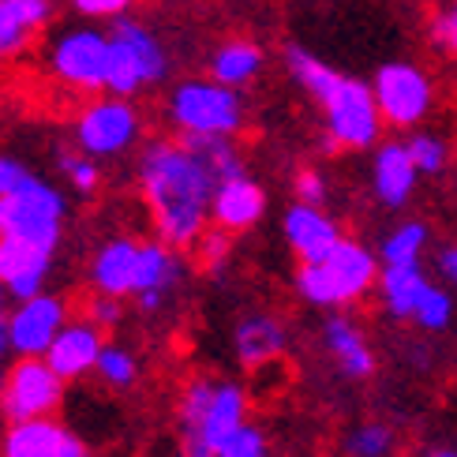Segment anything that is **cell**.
Segmentation results:
<instances>
[{"label": "cell", "instance_id": "1", "mask_svg": "<svg viewBox=\"0 0 457 457\" xmlns=\"http://www.w3.org/2000/svg\"><path fill=\"white\" fill-rule=\"evenodd\" d=\"M139 187L158 240L169 247H192L211 225L214 173L180 139H154L139 154Z\"/></svg>", "mask_w": 457, "mask_h": 457}, {"label": "cell", "instance_id": "2", "mask_svg": "<svg viewBox=\"0 0 457 457\" xmlns=\"http://www.w3.org/2000/svg\"><path fill=\"white\" fill-rule=\"evenodd\" d=\"M169 124L180 136H237L244 128V98L240 90L221 87L218 79H184L169 90Z\"/></svg>", "mask_w": 457, "mask_h": 457}, {"label": "cell", "instance_id": "3", "mask_svg": "<svg viewBox=\"0 0 457 457\" xmlns=\"http://www.w3.org/2000/svg\"><path fill=\"white\" fill-rule=\"evenodd\" d=\"M64 214L68 203L61 187L30 173L8 195H0V237H19L56 252L64 237Z\"/></svg>", "mask_w": 457, "mask_h": 457}, {"label": "cell", "instance_id": "4", "mask_svg": "<svg viewBox=\"0 0 457 457\" xmlns=\"http://www.w3.org/2000/svg\"><path fill=\"white\" fill-rule=\"evenodd\" d=\"M319 109L327 117V136H322L327 150H375V143L383 139V112H378L371 83L364 79L341 75Z\"/></svg>", "mask_w": 457, "mask_h": 457}, {"label": "cell", "instance_id": "5", "mask_svg": "<svg viewBox=\"0 0 457 457\" xmlns=\"http://www.w3.org/2000/svg\"><path fill=\"white\" fill-rule=\"evenodd\" d=\"M371 94L378 102V112H383V124L397 131H412L435 109L431 75L412 61H386L371 75Z\"/></svg>", "mask_w": 457, "mask_h": 457}, {"label": "cell", "instance_id": "6", "mask_svg": "<svg viewBox=\"0 0 457 457\" xmlns=\"http://www.w3.org/2000/svg\"><path fill=\"white\" fill-rule=\"evenodd\" d=\"M139 131H143V120L131 98L105 94V98H94L79 109V117H75V146L98 162L120 158L139 143Z\"/></svg>", "mask_w": 457, "mask_h": 457}, {"label": "cell", "instance_id": "7", "mask_svg": "<svg viewBox=\"0 0 457 457\" xmlns=\"http://www.w3.org/2000/svg\"><path fill=\"white\" fill-rule=\"evenodd\" d=\"M49 71L79 94H102L109 71V30L68 27L49 46Z\"/></svg>", "mask_w": 457, "mask_h": 457}, {"label": "cell", "instance_id": "8", "mask_svg": "<svg viewBox=\"0 0 457 457\" xmlns=\"http://www.w3.org/2000/svg\"><path fill=\"white\" fill-rule=\"evenodd\" d=\"M64 402V378L56 375L46 356H19L0 383V412L12 420H37L53 416Z\"/></svg>", "mask_w": 457, "mask_h": 457}, {"label": "cell", "instance_id": "9", "mask_svg": "<svg viewBox=\"0 0 457 457\" xmlns=\"http://www.w3.org/2000/svg\"><path fill=\"white\" fill-rule=\"evenodd\" d=\"M68 303L56 293H37L30 300H15L8 312V337L15 356H46L53 337L64 330Z\"/></svg>", "mask_w": 457, "mask_h": 457}, {"label": "cell", "instance_id": "10", "mask_svg": "<svg viewBox=\"0 0 457 457\" xmlns=\"http://www.w3.org/2000/svg\"><path fill=\"white\" fill-rule=\"evenodd\" d=\"M184 281V262L177 255V247H169L165 240L139 244V266H136V308L143 315H158L169 296L177 293V285Z\"/></svg>", "mask_w": 457, "mask_h": 457}, {"label": "cell", "instance_id": "11", "mask_svg": "<svg viewBox=\"0 0 457 457\" xmlns=\"http://www.w3.org/2000/svg\"><path fill=\"white\" fill-rule=\"evenodd\" d=\"M49 247L19 240V237H0V285L12 300H30L37 293H46V281L53 270Z\"/></svg>", "mask_w": 457, "mask_h": 457}, {"label": "cell", "instance_id": "12", "mask_svg": "<svg viewBox=\"0 0 457 457\" xmlns=\"http://www.w3.org/2000/svg\"><path fill=\"white\" fill-rule=\"evenodd\" d=\"M322 266H327V278L334 285L337 308H345V303H356L360 296H368L371 285L378 281V270H383V262H378V255L371 252V247H364L353 237H341L334 244V252L322 259Z\"/></svg>", "mask_w": 457, "mask_h": 457}, {"label": "cell", "instance_id": "13", "mask_svg": "<svg viewBox=\"0 0 457 457\" xmlns=\"http://www.w3.org/2000/svg\"><path fill=\"white\" fill-rule=\"evenodd\" d=\"M416 165L409 158V146L402 139H378L375 154H371V192L375 199L390 206V211H402L416 192Z\"/></svg>", "mask_w": 457, "mask_h": 457}, {"label": "cell", "instance_id": "14", "mask_svg": "<svg viewBox=\"0 0 457 457\" xmlns=\"http://www.w3.org/2000/svg\"><path fill=\"white\" fill-rule=\"evenodd\" d=\"M102 330L94 327L90 319H68L64 330L53 337V345L46 349V364L64 378V383H75V378H83L94 371L102 356Z\"/></svg>", "mask_w": 457, "mask_h": 457}, {"label": "cell", "instance_id": "15", "mask_svg": "<svg viewBox=\"0 0 457 457\" xmlns=\"http://www.w3.org/2000/svg\"><path fill=\"white\" fill-rule=\"evenodd\" d=\"M281 233L300 262H322L334 252V244L341 240L337 221L322 211V206H308V203H293L289 211H285Z\"/></svg>", "mask_w": 457, "mask_h": 457}, {"label": "cell", "instance_id": "16", "mask_svg": "<svg viewBox=\"0 0 457 457\" xmlns=\"http://www.w3.org/2000/svg\"><path fill=\"white\" fill-rule=\"evenodd\" d=\"M266 214V192L247 173L228 177L214 187L211 195V225L225 228V233H244V228L259 225Z\"/></svg>", "mask_w": 457, "mask_h": 457}, {"label": "cell", "instance_id": "17", "mask_svg": "<svg viewBox=\"0 0 457 457\" xmlns=\"http://www.w3.org/2000/svg\"><path fill=\"white\" fill-rule=\"evenodd\" d=\"M109 42L128 53V61L136 64L143 87H154V83H162L169 75V53L162 46V37L150 30L146 23H139V19L117 15L109 23Z\"/></svg>", "mask_w": 457, "mask_h": 457}, {"label": "cell", "instance_id": "18", "mask_svg": "<svg viewBox=\"0 0 457 457\" xmlns=\"http://www.w3.org/2000/svg\"><path fill=\"white\" fill-rule=\"evenodd\" d=\"M322 345H327L337 371L345 378H353V383H364V378L375 375V353L368 345L364 330H360L345 312H334L327 322H322Z\"/></svg>", "mask_w": 457, "mask_h": 457}, {"label": "cell", "instance_id": "19", "mask_svg": "<svg viewBox=\"0 0 457 457\" xmlns=\"http://www.w3.org/2000/svg\"><path fill=\"white\" fill-rule=\"evenodd\" d=\"M136 266H139V240L112 237L90 259V285L105 296H131L136 289Z\"/></svg>", "mask_w": 457, "mask_h": 457}, {"label": "cell", "instance_id": "20", "mask_svg": "<svg viewBox=\"0 0 457 457\" xmlns=\"http://www.w3.org/2000/svg\"><path fill=\"white\" fill-rule=\"evenodd\" d=\"M285 345H289V334H285L281 319L274 315H247L237 322V334H233V349L237 360L244 368H262V364H274L281 360Z\"/></svg>", "mask_w": 457, "mask_h": 457}, {"label": "cell", "instance_id": "21", "mask_svg": "<svg viewBox=\"0 0 457 457\" xmlns=\"http://www.w3.org/2000/svg\"><path fill=\"white\" fill-rule=\"evenodd\" d=\"M375 285H378V296H383L386 315L397 322H409L416 315V308H420L431 278L424 274L420 262H405V266H383Z\"/></svg>", "mask_w": 457, "mask_h": 457}, {"label": "cell", "instance_id": "22", "mask_svg": "<svg viewBox=\"0 0 457 457\" xmlns=\"http://www.w3.org/2000/svg\"><path fill=\"white\" fill-rule=\"evenodd\" d=\"M53 0H0V61L27 49L30 37L49 23Z\"/></svg>", "mask_w": 457, "mask_h": 457}, {"label": "cell", "instance_id": "23", "mask_svg": "<svg viewBox=\"0 0 457 457\" xmlns=\"http://www.w3.org/2000/svg\"><path fill=\"white\" fill-rule=\"evenodd\" d=\"M64 428L53 416L37 420H12L4 439H0V457H56L64 446Z\"/></svg>", "mask_w": 457, "mask_h": 457}, {"label": "cell", "instance_id": "24", "mask_svg": "<svg viewBox=\"0 0 457 457\" xmlns=\"http://www.w3.org/2000/svg\"><path fill=\"white\" fill-rule=\"evenodd\" d=\"M266 64V56L255 42L247 37H233V42H221L214 53H211V79H218L221 87H247L252 79H259V71Z\"/></svg>", "mask_w": 457, "mask_h": 457}, {"label": "cell", "instance_id": "25", "mask_svg": "<svg viewBox=\"0 0 457 457\" xmlns=\"http://www.w3.org/2000/svg\"><path fill=\"white\" fill-rule=\"evenodd\" d=\"M285 64H289V75L300 83V90L308 94L312 102H322L337 87V79H341L337 68H330L327 61H319V56L312 49H303V46L285 49Z\"/></svg>", "mask_w": 457, "mask_h": 457}, {"label": "cell", "instance_id": "26", "mask_svg": "<svg viewBox=\"0 0 457 457\" xmlns=\"http://www.w3.org/2000/svg\"><path fill=\"white\" fill-rule=\"evenodd\" d=\"M180 143L192 150V154H195L206 169H211L218 184L228 180V177L247 173L240 150H237V143H233V136H180Z\"/></svg>", "mask_w": 457, "mask_h": 457}, {"label": "cell", "instance_id": "27", "mask_svg": "<svg viewBox=\"0 0 457 457\" xmlns=\"http://www.w3.org/2000/svg\"><path fill=\"white\" fill-rule=\"evenodd\" d=\"M428 244H431V228L424 221H402V225H394L390 233L383 237V244H378V262L383 266H405V262H420L424 252H428Z\"/></svg>", "mask_w": 457, "mask_h": 457}, {"label": "cell", "instance_id": "28", "mask_svg": "<svg viewBox=\"0 0 457 457\" xmlns=\"http://www.w3.org/2000/svg\"><path fill=\"white\" fill-rule=\"evenodd\" d=\"M453 315H457L453 293L431 281L428 293H424V300H420V308H416V315H412V322H416V327H420L424 334H443V330H450Z\"/></svg>", "mask_w": 457, "mask_h": 457}, {"label": "cell", "instance_id": "29", "mask_svg": "<svg viewBox=\"0 0 457 457\" xmlns=\"http://www.w3.org/2000/svg\"><path fill=\"white\" fill-rule=\"evenodd\" d=\"M94 375H98L102 383L112 386V390H128L139 378V360L124 345H102V356H98V364H94Z\"/></svg>", "mask_w": 457, "mask_h": 457}, {"label": "cell", "instance_id": "30", "mask_svg": "<svg viewBox=\"0 0 457 457\" xmlns=\"http://www.w3.org/2000/svg\"><path fill=\"white\" fill-rule=\"evenodd\" d=\"M405 146H409V158L420 177H439L450 162V146L443 136H435V131H412Z\"/></svg>", "mask_w": 457, "mask_h": 457}, {"label": "cell", "instance_id": "31", "mask_svg": "<svg viewBox=\"0 0 457 457\" xmlns=\"http://www.w3.org/2000/svg\"><path fill=\"white\" fill-rule=\"evenodd\" d=\"M394 431L390 424H356L345 431V453L349 457H390L394 453Z\"/></svg>", "mask_w": 457, "mask_h": 457}, {"label": "cell", "instance_id": "32", "mask_svg": "<svg viewBox=\"0 0 457 457\" xmlns=\"http://www.w3.org/2000/svg\"><path fill=\"white\" fill-rule=\"evenodd\" d=\"M296 293H300L303 303H312V308H337L334 285H330L327 266H322V262H300V270H296Z\"/></svg>", "mask_w": 457, "mask_h": 457}, {"label": "cell", "instance_id": "33", "mask_svg": "<svg viewBox=\"0 0 457 457\" xmlns=\"http://www.w3.org/2000/svg\"><path fill=\"white\" fill-rule=\"evenodd\" d=\"M61 177L75 187L79 195H90V192H98V184H102V169H98V158H90V154H71V150H64L61 154Z\"/></svg>", "mask_w": 457, "mask_h": 457}, {"label": "cell", "instance_id": "34", "mask_svg": "<svg viewBox=\"0 0 457 457\" xmlns=\"http://www.w3.org/2000/svg\"><path fill=\"white\" fill-rule=\"evenodd\" d=\"M192 247H195V255H199V262L206 266V270L221 274L228 255H233V233H225V228H218V225H206L203 237Z\"/></svg>", "mask_w": 457, "mask_h": 457}, {"label": "cell", "instance_id": "35", "mask_svg": "<svg viewBox=\"0 0 457 457\" xmlns=\"http://www.w3.org/2000/svg\"><path fill=\"white\" fill-rule=\"evenodd\" d=\"M266 453H270V446H266L262 428L247 424V420L233 435H225V439L218 443V450H214V457H266Z\"/></svg>", "mask_w": 457, "mask_h": 457}, {"label": "cell", "instance_id": "36", "mask_svg": "<svg viewBox=\"0 0 457 457\" xmlns=\"http://www.w3.org/2000/svg\"><path fill=\"white\" fill-rule=\"evenodd\" d=\"M87 319H90L102 334H105V330H117V327H120V319H124V303H120V296L94 293L90 303H87Z\"/></svg>", "mask_w": 457, "mask_h": 457}, {"label": "cell", "instance_id": "37", "mask_svg": "<svg viewBox=\"0 0 457 457\" xmlns=\"http://www.w3.org/2000/svg\"><path fill=\"white\" fill-rule=\"evenodd\" d=\"M293 192H296V203H308V206H327V177L319 169H300L296 180H293Z\"/></svg>", "mask_w": 457, "mask_h": 457}, {"label": "cell", "instance_id": "38", "mask_svg": "<svg viewBox=\"0 0 457 457\" xmlns=\"http://www.w3.org/2000/svg\"><path fill=\"white\" fill-rule=\"evenodd\" d=\"M136 0H71V8L79 12L83 19H117V15H128V8Z\"/></svg>", "mask_w": 457, "mask_h": 457}, {"label": "cell", "instance_id": "39", "mask_svg": "<svg viewBox=\"0 0 457 457\" xmlns=\"http://www.w3.org/2000/svg\"><path fill=\"white\" fill-rule=\"evenodd\" d=\"M431 34H435V42H439L443 49H450L457 56V0H450V4L435 15Z\"/></svg>", "mask_w": 457, "mask_h": 457}, {"label": "cell", "instance_id": "40", "mask_svg": "<svg viewBox=\"0 0 457 457\" xmlns=\"http://www.w3.org/2000/svg\"><path fill=\"white\" fill-rule=\"evenodd\" d=\"M30 173H27V165L23 162H15L12 154H0V195H8L12 187H19Z\"/></svg>", "mask_w": 457, "mask_h": 457}, {"label": "cell", "instance_id": "41", "mask_svg": "<svg viewBox=\"0 0 457 457\" xmlns=\"http://www.w3.org/2000/svg\"><path fill=\"white\" fill-rule=\"evenodd\" d=\"M439 274L457 289V244H450V247H443V252H439Z\"/></svg>", "mask_w": 457, "mask_h": 457}, {"label": "cell", "instance_id": "42", "mask_svg": "<svg viewBox=\"0 0 457 457\" xmlns=\"http://www.w3.org/2000/svg\"><path fill=\"white\" fill-rule=\"evenodd\" d=\"M56 457H90V450H87V443L79 439V435H64V446H61V453Z\"/></svg>", "mask_w": 457, "mask_h": 457}, {"label": "cell", "instance_id": "43", "mask_svg": "<svg viewBox=\"0 0 457 457\" xmlns=\"http://www.w3.org/2000/svg\"><path fill=\"white\" fill-rule=\"evenodd\" d=\"M8 300H0V364L8 360V353H12V337H8V308H4Z\"/></svg>", "mask_w": 457, "mask_h": 457}, {"label": "cell", "instance_id": "44", "mask_svg": "<svg viewBox=\"0 0 457 457\" xmlns=\"http://www.w3.org/2000/svg\"><path fill=\"white\" fill-rule=\"evenodd\" d=\"M424 457H457V450H450V446H443V450H431V453H424Z\"/></svg>", "mask_w": 457, "mask_h": 457}, {"label": "cell", "instance_id": "45", "mask_svg": "<svg viewBox=\"0 0 457 457\" xmlns=\"http://www.w3.org/2000/svg\"><path fill=\"white\" fill-rule=\"evenodd\" d=\"M0 300H8V293H4V285H0Z\"/></svg>", "mask_w": 457, "mask_h": 457}, {"label": "cell", "instance_id": "46", "mask_svg": "<svg viewBox=\"0 0 457 457\" xmlns=\"http://www.w3.org/2000/svg\"><path fill=\"white\" fill-rule=\"evenodd\" d=\"M431 4H443V0H431Z\"/></svg>", "mask_w": 457, "mask_h": 457}]
</instances>
